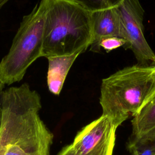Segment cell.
I'll return each mask as SVG.
<instances>
[{
    "label": "cell",
    "instance_id": "e0dca14e",
    "mask_svg": "<svg viewBox=\"0 0 155 155\" xmlns=\"http://www.w3.org/2000/svg\"><path fill=\"white\" fill-rule=\"evenodd\" d=\"M153 65H154V67H155V62H154V64H153Z\"/></svg>",
    "mask_w": 155,
    "mask_h": 155
},
{
    "label": "cell",
    "instance_id": "6da1fadb",
    "mask_svg": "<svg viewBox=\"0 0 155 155\" xmlns=\"http://www.w3.org/2000/svg\"><path fill=\"white\" fill-rule=\"evenodd\" d=\"M39 93L27 83L4 90L0 99V155H50L53 135L40 118Z\"/></svg>",
    "mask_w": 155,
    "mask_h": 155
},
{
    "label": "cell",
    "instance_id": "52a82bcc",
    "mask_svg": "<svg viewBox=\"0 0 155 155\" xmlns=\"http://www.w3.org/2000/svg\"><path fill=\"white\" fill-rule=\"evenodd\" d=\"M92 39L90 50L99 53L100 43L106 38L124 39V30L117 7L91 12Z\"/></svg>",
    "mask_w": 155,
    "mask_h": 155
},
{
    "label": "cell",
    "instance_id": "8992f818",
    "mask_svg": "<svg viewBox=\"0 0 155 155\" xmlns=\"http://www.w3.org/2000/svg\"><path fill=\"white\" fill-rule=\"evenodd\" d=\"M117 128L101 115L78 132L72 143L74 155H113Z\"/></svg>",
    "mask_w": 155,
    "mask_h": 155
},
{
    "label": "cell",
    "instance_id": "2e32d148",
    "mask_svg": "<svg viewBox=\"0 0 155 155\" xmlns=\"http://www.w3.org/2000/svg\"><path fill=\"white\" fill-rule=\"evenodd\" d=\"M4 86H5V84H3L1 81H0V99H1V93L2 92V91L4 90Z\"/></svg>",
    "mask_w": 155,
    "mask_h": 155
},
{
    "label": "cell",
    "instance_id": "9c48e42d",
    "mask_svg": "<svg viewBox=\"0 0 155 155\" xmlns=\"http://www.w3.org/2000/svg\"><path fill=\"white\" fill-rule=\"evenodd\" d=\"M131 125L134 137H142L155 130V92L133 116Z\"/></svg>",
    "mask_w": 155,
    "mask_h": 155
},
{
    "label": "cell",
    "instance_id": "5bb4252c",
    "mask_svg": "<svg viewBox=\"0 0 155 155\" xmlns=\"http://www.w3.org/2000/svg\"><path fill=\"white\" fill-rule=\"evenodd\" d=\"M139 138H142L150 143L151 145L155 147V130L148 133V134L145 135V136H143L142 137H139Z\"/></svg>",
    "mask_w": 155,
    "mask_h": 155
},
{
    "label": "cell",
    "instance_id": "ba28073f",
    "mask_svg": "<svg viewBox=\"0 0 155 155\" xmlns=\"http://www.w3.org/2000/svg\"><path fill=\"white\" fill-rule=\"evenodd\" d=\"M81 54V53L77 52L70 55L47 58L48 68L47 82L48 90L51 93L56 96L60 94L70 68Z\"/></svg>",
    "mask_w": 155,
    "mask_h": 155
},
{
    "label": "cell",
    "instance_id": "277c9868",
    "mask_svg": "<svg viewBox=\"0 0 155 155\" xmlns=\"http://www.w3.org/2000/svg\"><path fill=\"white\" fill-rule=\"evenodd\" d=\"M45 7L41 0L23 16L8 53L0 62V81L5 84L19 82L27 68L42 56Z\"/></svg>",
    "mask_w": 155,
    "mask_h": 155
},
{
    "label": "cell",
    "instance_id": "7c38bea8",
    "mask_svg": "<svg viewBox=\"0 0 155 155\" xmlns=\"http://www.w3.org/2000/svg\"><path fill=\"white\" fill-rule=\"evenodd\" d=\"M126 45L127 41L124 39L118 37L106 38L103 39L100 43L101 48H102L107 52L122 46L125 48Z\"/></svg>",
    "mask_w": 155,
    "mask_h": 155
},
{
    "label": "cell",
    "instance_id": "9a60e30c",
    "mask_svg": "<svg viewBox=\"0 0 155 155\" xmlns=\"http://www.w3.org/2000/svg\"><path fill=\"white\" fill-rule=\"evenodd\" d=\"M10 0H0V9L5 4H7Z\"/></svg>",
    "mask_w": 155,
    "mask_h": 155
},
{
    "label": "cell",
    "instance_id": "5b68a950",
    "mask_svg": "<svg viewBox=\"0 0 155 155\" xmlns=\"http://www.w3.org/2000/svg\"><path fill=\"white\" fill-rule=\"evenodd\" d=\"M127 41L125 48L133 52L139 65H152L155 54L147 42L143 35V19L144 10L139 0H124L117 7Z\"/></svg>",
    "mask_w": 155,
    "mask_h": 155
},
{
    "label": "cell",
    "instance_id": "7a4b0ae2",
    "mask_svg": "<svg viewBox=\"0 0 155 155\" xmlns=\"http://www.w3.org/2000/svg\"><path fill=\"white\" fill-rule=\"evenodd\" d=\"M45 7L42 56L81 53L92 39L91 12L71 0H44Z\"/></svg>",
    "mask_w": 155,
    "mask_h": 155
},
{
    "label": "cell",
    "instance_id": "4fadbf2b",
    "mask_svg": "<svg viewBox=\"0 0 155 155\" xmlns=\"http://www.w3.org/2000/svg\"><path fill=\"white\" fill-rule=\"evenodd\" d=\"M57 155H74L72 143L64 147Z\"/></svg>",
    "mask_w": 155,
    "mask_h": 155
},
{
    "label": "cell",
    "instance_id": "30bf717a",
    "mask_svg": "<svg viewBox=\"0 0 155 155\" xmlns=\"http://www.w3.org/2000/svg\"><path fill=\"white\" fill-rule=\"evenodd\" d=\"M81 7L94 12L118 7L124 0H71Z\"/></svg>",
    "mask_w": 155,
    "mask_h": 155
},
{
    "label": "cell",
    "instance_id": "3957f363",
    "mask_svg": "<svg viewBox=\"0 0 155 155\" xmlns=\"http://www.w3.org/2000/svg\"><path fill=\"white\" fill-rule=\"evenodd\" d=\"M154 92V65L126 67L102 79L99 99L102 115L118 127L135 114Z\"/></svg>",
    "mask_w": 155,
    "mask_h": 155
},
{
    "label": "cell",
    "instance_id": "8fae6325",
    "mask_svg": "<svg viewBox=\"0 0 155 155\" xmlns=\"http://www.w3.org/2000/svg\"><path fill=\"white\" fill-rule=\"evenodd\" d=\"M127 148L131 155H155V147L142 138L131 136Z\"/></svg>",
    "mask_w": 155,
    "mask_h": 155
}]
</instances>
